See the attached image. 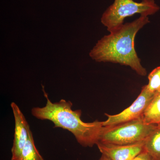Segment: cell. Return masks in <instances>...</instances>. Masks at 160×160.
Masks as SVG:
<instances>
[{"label": "cell", "instance_id": "1", "mask_svg": "<svg viewBox=\"0 0 160 160\" xmlns=\"http://www.w3.org/2000/svg\"><path fill=\"white\" fill-rule=\"evenodd\" d=\"M149 22L148 17L138 18L122 26L98 41L89 53L98 62H110L129 66L138 74L145 76L146 69L141 64L135 49L134 40L140 29Z\"/></svg>", "mask_w": 160, "mask_h": 160}, {"label": "cell", "instance_id": "2", "mask_svg": "<svg viewBox=\"0 0 160 160\" xmlns=\"http://www.w3.org/2000/svg\"><path fill=\"white\" fill-rule=\"evenodd\" d=\"M47 99L46 106L33 107L31 113L41 120H49L54 124V127L66 129L74 136L78 142L83 147H91L97 144L103 122L95 121L84 122L81 119L82 111L72 109L70 101L61 99L53 103L45 93Z\"/></svg>", "mask_w": 160, "mask_h": 160}, {"label": "cell", "instance_id": "3", "mask_svg": "<svg viewBox=\"0 0 160 160\" xmlns=\"http://www.w3.org/2000/svg\"><path fill=\"white\" fill-rule=\"evenodd\" d=\"M156 126L146 124L141 118L114 126H103L98 143L126 145L140 142L145 141Z\"/></svg>", "mask_w": 160, "mask_h": 160}, {"label": "cell", "instance_id": "4", "mask_svg": "<svg viewBox=\"0 0 160 160\" xmlns=\"http://www.w3.org/2000/svg\"><path fill=\"white\" fill-rule=\"evenodd\" d=\"M160 9L154 0H142L140 2L133 0H114L103 13L101 22L109 32L115 31L123 25L126 18L135 14L148 17Z\"/></svg>", "mask_w": 160, "mask_h": 160}, {"label": "cell", "instance_id": "5", "mask_svg": "<svg viewBox=\"0 0 160 160\" xmlns=\"http://www.w3.org/2000/svg\"><path fill=\"white\" fill-rule=\"evenodd\" d=\"M155 93L148 90L147 85L143 86L138 97L127 109L118 114L113 115L105 113L108 118L106 121H103V126H114L142 118Z\"/></svg>", "mask_w": 160, "mask_h": 160}, {"label": "cell", "instance_id": "6", "mask_svg": "<svg viewBox=\"0 0 160 160\" xmlns=\"http://www.w3.org/2000/svg\"><path fill=\"white\" fill-rule=\"evenodd\" d=\"M11 107L15 121L14 140L11 149V160H15L26 145L29 137V131L31 130L25 116L19 106L12 102Z\"/></svg>", "mask_w": 160, "mask_h": 160}, {"label": "cell", "instance_id": "7", "mask_svg": "<svg viewBox=\"0 0 160 160\" xmlns=\"http://www.w3.org/2000/svg\"><path fill=\"white\" fill-rule=\"evenodd\" d=\"M145 141L135 144L117 145L98 142L99 150L111 160H132L144 150Z\"/></svg>", "mask_w": 160, "mask_h": 160}, {"label": "cell", "instance_id": "8", "mask_svg": "<svg viewBox=\"0 0 160 160\" xmlns=\"http://www.w3.org/2000/svg\"><path fill=\"white\" fill-rule=\"evenodd\" d=\"M143 122L148 125L160 123V90L155 93L142 116Z\"/></svg>", "mask_w": 160, "mask_h": 160}, {"label": "cell", "instance_id": "9", "mask_svg": "<svg viewBox=\"0 0 160 160\" xmlns=\"http://www.w3.org/2000/svg\"><path fill=\"white\" fill-rule=\"evenodd\" d=\"M144 150L153 160H160V123L145 140Z\"/></svg>", "mask_w": 160, "mask_h": 160}, {"label": "cell", "instance_id": "10", "mask_svg": "<svg viewBox=\"0 0 160 160\" xmlns=\"http://www.w3.org/2000/svg\"><path fill=\"white\" fill-rule=\"evenodd\" d=\"M15 160H44L36 147L31 130L26 145Z\"/></svg>", "mask_w": 160, "mask_h": 160}, {"label": "cell", "instance_id": "11", "mask_svg": "<svg viewBox=\"0 0 160 160\" xmlns=\"http://www.w3.org/2000/svg\"><path fill=\"white\" fill-rule=\"evenodd\" d=\"M149 83L147 88L152 93H156L160 90V66L157 67L148 76Z\"/></svg>", "mask_w": 160, "mask_h": 160}, {"label": "cell", "instance_id": "12", "mask_svg": "<svg viewBox=\"0 0 160 160\" xmlns=\"http://www.w3.org/2000/svg\"><path fill=\"white\" fill-rule=\"evenodd\" d=\"M132 160H153L151 156L145 150L141 152Z\"/></svg>", "mask_w": 160, "mask_h": 160}, {"label": "cell", "instance_id": "13", "mask_svg": "<svg viewBox=\"0 0 160 160\" xmlns=\"http://www.w3.org/2000/svg\"><path fill=\"white\" fill-rule=\"evenodd\" d=\"M99 160H111L109 158L107 157L105 155L102 154V156L100 158Z\"/></svg>", "mask_w": 160, "mask_h": 160}]
</instances>
